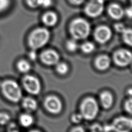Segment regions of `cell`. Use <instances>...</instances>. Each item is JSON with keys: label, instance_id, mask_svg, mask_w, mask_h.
Wrapping results in <instances>:
<instances>
[{"label": "cell", "instance_id": "obj_1", "mask_svg": "<svg viewBox=\"0 0 132 132\" xmlns=\"http://www.w3.org/2000/svg\"><path fill=\"white\" fill-rule=\"evenodd\" d=\"M51 33L45 27H38L33 30L28 37V45L31 50H38L47 44L50 40Z\"/></svg>", "mask_w": 132, "mask_h": 132}, {"label": "cell", "instance_id": "obj_2", "mask_svg": "<svg viewBox=\"0 0 132 132\" xmlns=\"http://www.w3.org/2000/svg\"><path fill=\"white\" fill-rule=\"evenodd\" d=\"M69 32L72 38L78 41L87 39L90 34L89 22L82 18L74 19L69 25Z\"/></svg>", "mask_w": 132, "mask_h": 132}, {"label": "cell", "instance_id": "obj_3", "mask_svg": "<svg viewBox=\"0 0 132 132\" xmlns=\"http://www.w3.org/2000/svg\"><path fill=\"white\" fill-rule=\"evenodd\" d=\"M80 113L83 119L91 121L94 120L99 112V106L96 100L92 97L84 98L80 104Z\"/></svg>", "mask_w": 132, "mask_h": 132}, {"label": "cell", "instance_id": "obj_4", "mask_svg": "<svg viewBox=\"0 0 132 132\" xmlns=\"http://www.w3.org/2000/svg\"><path fill=\"white\" fill-rule=\"evenodd\" d=\"M2 92L5 97L13 103L19 102L22 97V92L19 84L13 80H6L1 83Z\"/></svg>", "mask_w": 132, "mask_h": 132}, {"label": "cell", "instance_id": "obj_5", "mask_svg": "<svg viewBox=\"0 0 132 132\" xmlns=\"http://www.w3.org/2000/svg\"><path fill=\"white\" fill-rule=\"evenodd\" d=\"M22 85L25 91L30 94L36 95L41 92V82L37 77L33 75H25L22 79Z\"/></svg>", "mask_w": 132, "mask_h": 132}, {"label": "cell", "instance_id": "obj_6", "mask_svg": "<svg viewBox=\"0 0 132 132\" xmlns=\"http://www.w3.org/2000/svg\"><path fill=\"white\" fill-rule=\"evenodd\" d=\"M114 63L120 68H125L129 65L132 60V54L127 49L121 48L117 50L112 55Z\"/></svg>", "mask_w": 132, "mask_h": 132}, {"label": "cell", "instance_id": "obj_7", "mask_svg": "<svg viewBox=\"0 0 132 132\" xmlns=\"http://www.w3.org/2000/svg\"><path fill=\"white\" fill-rule=\"evenodd\" d=\"M104 3L103 0H90L84 7L85 13L92 18L100 16L104 9Z\"/></svg>", "mask_w": 132, "mask_h": 132}, {"label": "cell", "instance_id": "obj_8", "mask_svg": "<svg viewBox=\"0 0 132 132\" xmlns=\"http://www.w3.org/2000/svg\"><path fill=\"white\" fill-rule=\"evenodd\" d=\"M43 105L46 110L53 114H59L63 108L61 100L54 95L46 96L44 100Z\"/></svg>", "mask_w": 132, "mask_h": 132}, {"label": "cell", "instance_id": "obj_9", "mask_svg": "<svg viewBox=\"0 0 132 132\" xmlns=\"http://www.w3.org/2000/svg\"><path fill=\"white\" fill-rule=\"evenodd\" d=\"M111 130L114 132H130L132 128V120L127 117L116 118L110 124Z\"/></svg>", "mask_w": 132, "mask_h": 132}, {"label": "cell", "instance_id": "obj_10", "mask_svg": "<svg viewBox=\"0 0 132 132\" xmlns=\"http://www.w3.org/2000/svg\"><path fill=\"white\" fill-rule=\"evenodd\" d=\"M112 32L110 28L106 25H100L96 27L93 33L95 40L101 44L107 43L111 38Z\"/></svg>", "mask_w": 132, "mask_h": 132}, {"label": "cell", "instance_id": "obj_11", "mask_svg": "<svg viewBox=\"0 0 132 132\" xmlns=\"http://www.w3.org/2000/svg\"><path fill=\"white\" fill-rule=\"evenodd\" d=\"M41 62L47 66L55 65L60 60V55L57 52L53 49L43 51L39 56Z\"/></svg>", "mask_w": 132, "mask_h": 132}, {"label": "cell", "instance_id": "obj_12", "mask_svg": "<svg viewBox=\"0 0 132 132\" xmlns=\"http://www.w3.org/2000/svg\"><path fill=\"white\" fill-rule=\"evenodd\" d=\"M107 12L109 16L114 20H120L124 16V9L118 3H114L109 5Z\"/></svg>", "mask_w": 132, "mask_h": 132}, {"label": "cell", "instance_id": "obj_13", "mask_svg": "<svg viewBox=\"0 0 132 132\" xmlns=\"http://www.w3.org/2000/svg\"><path fill=\"white\" fill-rule=\"evenodd\" d=\"M111 63V58L107 55H100L94 60L95 67L101 71L107 70L110 68Z\"/></svg>", "mask_w": 132, "mask_h": 132}, {"label": "cell", "instance_id": "obj_14", "mask_svg": "<svg viewBox=\"0 0 132 132\" xmlns=\"http://www.w3.org/2000/svg\"><path fill=\"white\" fill-rule=\"evenodd\" d=\"M41 20L46 27H53L57 24L58 21V16L54 11H47L43 14Z\"/></svg>", "mask_w": 132, "mask_h": 132}, {"label": "cell", "instance_id": "obj_15", "mask_svg": "<svg viewBox=\"0 0 132 132\" xmlns=\"http://www.w3.org/2000/svg\"><path fill=\"white\" fill-rule=\"evenodd\" d=\"M100 101L103 108L105 109H109L113 105L114 97L110 92L104 91L100 95Z\"/></svg>", "mask_w": 132, "mask_h": 132}, {"label": "cell", "instance_id": "obj_16", "mask_svg": "<svg viewBox=\"0 0 132 132\" xmlns=\"http://www.w3.org/2000/svg\"><path fill=\"white\" fill-rule=\"evenodd\" d=\"M22 105L27 112L29 113L35 111L38 108V103L36 100L30 96L25 97L22 100Z\"/></svg>", "mask_w": 132, "mask_h": 132}, {"label": "cell", "instance_id": "obj_17", "mask_svg": "<svg viewBox=\"0 0 132 132\" xmlns=\"http://www.w3.org/2000/svg\"><path fill=\"white\" fill-rule=\"evenodd\" d=\"M19 122L22 126L27 128L33 124L34 119L29 112H26L20 115L19 117Z\"/></svg>", "mask_w": 132, "mask_h": 132}, {"label": "cell", "instance_id": "obj_18", "mask_svg": "<svg viewBox=\"0 0 132 132\" xmlns=\"http://www.w3.org/2000/svg\"><path fill=\"white\" fill-rule=\"evenodd\" d=\"M121 34L122 38L124 43L131 46L132 45V30L131 28L126 27Z\"/></svg>", "mask_w": 132, "mask_h": 132}, {"label": "cell", "instance_id": "obj_19", "mask_svg": "<svg viewBox=\"0 0 132 132\" xmlns=\"http://www.w3.org/2000/svg\"><path fill=\"white\" fill-rule=\"evenodd\" d=\"M95 48V45L93 43L90 41H85L80 46L81 51L86 54L92 53Z\"/></svg>", "mask_w": 132, "mask_h": 132}, {"label": "cell", "instance_id": "obj_20", "mask_svg": "<svg viewBox=\"0 0 132 132\" xmlns=\"http://www.w3.org/2000/svg\"><path fill=\"white\" fill-rule=\"evenodd\" d=\"M16 67L19 72L25 74L29 72L31 69L30 64L27 60L24 59L20 60L17 63Z\"/></svg>", "mask_w": 132, "mask_h": 132}, {"label": "cell", "instance_id": "obj_21", "mask_svg": "<svg viewBox=\"0 0 132 132\" xmlns=\"http://www.w3.org/2000/svg\"><path fill=\"white\" fill-rule=\"evenodd\" d=\"M78 41L71 38L68 40L65 43V47L66 49L70 52L73 53L76 52L79 47V45L78 43Z\"/></svg>", "mask_w": 132, "mask_h": 132}, {"label": "cell", "instance_id": "obj_22", "mask_svg": "<svg viewBox=\"0 0 132 132\" xmlns=\"http://www.w3.org/2000/svg\"><path fill=\"white\" fill-rule=\"evenodd\" d=\"M55 70L58 74L64 75L68 73L69 71V67L66 63L59 62L55 65Z\"/></svg>", "mask_w": 132, "mask_h": 132}, {"label": "cell", "instance_id": "obj_23", "mask_svg": "<svg viewBox=\"0 0 132 132\" xmlns=\"http://www.w3.org/2000/svg\"><path fill=\"white\" fill-rule=\"evenodd\" d=\"M124 109L125 111L131 114L132 113V98L130 96L128 99H127L124 104Z\"/></svg>", "mask_w": 132, "mask_h": 132}, {"label": "cell", "instance_id": "obj_24", "mask_svg": "<svg viewBox=\"0 0 132 132\" xmlns=\"http://www.w3.org/2000/svg\"><path fill=\"white\" fill-rule=\"evenodd\" d=\"M26 4L31 8H37L41 6V0H25Z\"/></svg>", "mask_w": 132, "mask_h": 132}, {"label": "cell", "instance_id": "obj_25", "mask_svg": "<svg viewBox=\"0 0 132 132\" xmlns=\"http://www.w3.org/2000/svg\"><path fill=\"white\" fill-rule=\"evenodd\" d=\"M11 3L10 0H0V13L8 9Z\"/></svg>", "mask_w": 132, "mask_h": 132}, {"label": "cell", "instance_id": "obj_26", "mask_svg": "<svg viewBox=\"0 0 132 132\" xmlns=\"http://www.w3.org/2000/svg\"><path fill=\"white\" fill-rule=\"evenodd\" d=\"M71 119L73 123L78 124L81 122L82 120H83V118L80 113H75L72 115Z\"/></svg>", "mask_w": 132, "mask_h": 132}, {"label": "cell", "instance_id": "obj_27", "mask_svg": "<svg viewBox=\"0 0 132 132\" xmlns=\"http://www.w3.org/2000/svg\"><path fill=\"white\" fill-rule=\"evenodd\" d=\"M10 120L9 116L5 113H0V124L5 125L9 122Z\"/></svg>", "mask_w": 132, "mask_h": 132}, {"label": "cell", "instance_id": "obj_28", "mask_svg": "<svg viewBox=\"0 0 132 132\" xmlns=\"http://www.w3.org/2000/svg\"><path fill=\"white\" fill-rule=\"evenodd\" d=\"M113 28L116 32L121 34L126 29V27L124 24L122 23H117L114 24Z\"/></svg>", "mask_w": 132, "mask_h": 132}, {"label": "cell", "instance_id": "obj_29", "mask_svg": "<svg viewBox=\"0 0 132 132\" xmlns=\"http://www.w3.org/2000/svg\"><path fill=\"white\" fill-rule=\"evenodd\" d=\"M91 132H103V128L100 124L98 123H95L93 124L91 127Z\"/></svg>", "mask_w": 132, "mask_h": 132}, {"label": "cell", "instance_id": "obj_30", "mask_svg": "<svg viewBox=\"0 0 132 132\" xmlns=\"http://www.w3.org/2000/svg\"><path fill=\"white\" fill-rule=\"evenodd\" d=\"M53 0H41V6L43 8H48L53 4Z\"/></svg>", "mask_w": 132, "mask_h": 132}, {"label": "cell", "instance_id": "obj_31", "mask_svg": "<svg viewBox=\"0 0 132 132\" xmlns=\"http://www.w3.org/2000/svg\"><path fill=\"white\" fill-rule=\"evenodd\" d=\"M28 55L29 58L32 61L36 60L37 58V54L36 53V50H31V51L28 53Z\"/></svg>", "mask_w": 132, "mask_h": 132}, {"label": "cell", "instance_id": "obj_32", "mask_svg": "<svg viewBox=\"0 0 132 132\" xmlns=\"http://www.w3.org/2000/svg\"><path fill=\"white\" fill-rule=\"evenodd\" d=\"M69 3L75 6H79L83 4L86 0H68Z\"/></svg>", "mask_w": 132, "mask_h": 132}, {"label": "cell", "instance_id": "obj_33", "mask_svg": "<svg viewBox=\"0 0 132 132\" xmlns=\"http://www.w3.org/2000/svg\"><path fill=\"white\" fill-rule=\"evenodd\" d=\"M70 132H86L84 128L81 126H77L73 127Z\"/></svg>", "mask_w": 132, "mask_h": 132}, {"label": "cell", "instance_id": "obj_34", "mask_svg": "<svg viewBox=\"0 0 132 132\" xmlns=\"http://www.w3.org/2000/svg\"><path fill=\"white\" fill-rule=\"evenodd\" d=\"M124 15H126L128 18L131 19L132 15V10L131 7L124 9Z\"/></svg>", "mask_w": 132, "mask_h": 132}, {"label": "cell", "instance_id": "obj_35", "mask_svg": "<svg viewBox=\"0 0 132 132\" xmlns=\"http://www.w3.org/2000/svg\"><path fill=\"white\" fill-rule=\"evenodd\" d=\"M8 132H19V131L14 124H11L9 127Z\"/></svg>", "mask_w": 132, "mask_h": 132}, {"label": "cell", "instance_id": "obj_36", "mask_svg": "<svg viewBox=\"0 0 132 132\" xmlns=\"http://www.w3.org/2000/svg\"><path fill=\"white\" fill-rule=\"evenodd\" d=\"M127 94H128L130 96H131V95L132 94V89H131V88H129L127 90Z\"/></svg>", "mask_w": 132, "mask_h": 132}, {"label": "cell", "instance_id": "obj_37", "mask_svg": "<svg viewBox=\"0 0 132 132\" xmlns=\"http://www.w3.org/2000/svg\"><path fill=\"white\" fill-rule=\"evenodd\" d=\"M29 132H41L40 131H39V130H30V131H29Z\"/></svg>", "mask_w": 132, "mask_h": 132}, {"label": "cell", "instance_id": "obj_38", "mask_svg": "<svg viewBox=\"0 0 132 132\" xmlns=\"http://www.w3.org/2000/svg\"><path fill=\"white\" fill-rule=\"evenodd\" d=\"M1 83L0 82V87H1Z\"/></svg>", "mask_w": 132, "mask_h": 132}, {"label": "cell", "instance_id": "obj_39", "mask_svg": "<svg viewBox=\"0 0 132 132\" xmlns=\"http://www.w3.org/2000/svg\"><path fill=\"white\" fill-rule=\"evenodd\" d=\"M103 1H105V0H103Z\"/></svg>", "mask_w": 132, "mask_h": 132}]
</instances>
